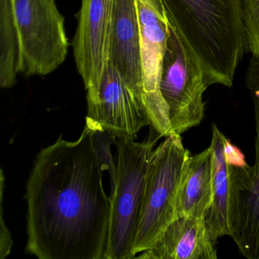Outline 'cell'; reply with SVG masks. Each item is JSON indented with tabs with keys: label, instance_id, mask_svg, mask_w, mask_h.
Here are the masks:
<instances>
[{
	"label": "cell",
	"instance_id": "obj_7",
	"mask_svg": "<svg viewBox=\"0 0 259 259\" xmlns=\"http://www.w3.org/2000/svg\"><path fill=\"white\" fill-rule=\"evenodd\" d=\"M254 104L255 160L253 166L230 141L227 145L229 165V226L239 253L259 259V101Z\"/></svg>",
	"mask_w": 259,
	"mask_h": 259
},
{
	"label": "cell",
	"instance_id": "obj_1",
	"mask_svg": "<svg viewBox=\"0 0 259 259\" xmlns=\"http://www.w3.org/2000/svg\"><path fill=\"white\" fill-rule=\"evenodd\" d=\"M86 118L79 139L57 142L36 157L26 185V251L39 259H104L111 199Z\"/></svg>",
	"mask_w": 259,
	"mask_h": 259
},
{
	"label": "cell",
	"instance_id": "obj_2",
	"mask_svg": "<svg viewBox=\"0 0 259 259\" xmlns=\"http://www.w3.org/2000/svg\"><path fill=\"white\" fill-rule=\"evenodd\" d=\"M162 2L169 22L199 62L208 87H232L247 50L242 0Z\"/></svg>",
	"mask_w": 259,
	"mask_h": 259
},
{
	"label": "cell",
	"instance_id": "obj_3",
	"mask_svg": "<svg viewBox=\"0 0 259 259\" xmlns=\"http://www.w3.org/2000/svg\"><path fill=\"white\" fill-rule=\"evenodd\" d=\"M162 137L151 126L143 142L132 136L116 138V179L111 186V210L104 259H133L145 180L151 154Z\"/></svg>",
	"mask_w": 259,
	"mask_h": 259
},
{
	"label": "cell",
	"instance_id": "obj_15",
	"mask_svg": "<svg viewBox=\"0 0 259 259\" xmlns=\"http://www.w3.org/2000/svg\"><path fill=\"white\" fill-rule=\"evenodd\" d=\"M22 69L19 36L15 27L10 0H0V87L11 89Z\"/></svg>",
	"mask_w": 259,
	"mask_h": 259
},
{
	"label": "cell",
	"instance_id": "obj_16",
	"mask_svg": "<svg viewBox=\"0 0 259 259\" xmlns=\"http://www.w3.org/2000/svg\"><path fill=\"white\" fill-rule=\"evenodd\" d=\"M94 139H95L97 151L104 166V169L110 172L112 186L114 184L115 179H116V164H115L113 162L111 151H110V145L112 143H115L116 139L108 132L104 130L101 125L95 122Z\"/></svg>",
	"mask_w": 259,
	"mask_h": 259
},
{
	"label": "cell",
	"instance_id": "obj_9",
	"mask_svg": "<svg viewBox=\"0 0 259 259\" xmlns=\"http://www.w3.org/2000/svg\"><path fill=\"white\" fill-rule=\"evenodd\" d=\"M87 117L114 136L136 138L144 127L151 125L142 99L136 96L107 60L101 81L87 92Z\"/></svg>",
	"mask_w": 259,
	"mask_h": 259
},
{
	"label": "cell",
	"instance_id": "obj_5",
	"mask_svg": "<svg viewBox=\"0 0 259 259\" xmlns=\"http://www.w3.org/2000/svg\"><path fill=\"white\" fill-rule=\"evenodd\" d=\"M22 55L21 72L47 75L66 60L69 40L56 0H10Z\"/></svg>",
	"mask_w": 259,
	"mask_h": 259
},
{
	"label": "cell",
	"instance_id": "obj_17",
	"mask_svg": "<svg viewBox=\"0 0 259 259\" xmlns=\"http://www.w3.org/2000/svg\"><path fill=\"white\" fill-rule=\"evenodd\" d=\"M245 85L251 99L259 101V57L252 56L245 75Z\"/></svg>",
	"mask_w": 259,
	"mask_h": 259
},
{
	"label": "cell",
	"instance_id": "obj_14",
	"mask_svg": "<svg viewBox=\"0 0 259 259\" xmlns=\"http://www.w3.org/2000/svg\"><path fill=\"white\" fill-rule=\"evenodd\" d=\"M228 141L213 124L211 143L209 147L212 156L213 199L204 219L209 236L214 244L219 238L231 235L228 219Z\"/></svg>",
	"mask_w": 259,
	"mask_h": 259
},
{
	"label": "cell",
	"instance_id": "obj_11",
	"mask_svg": "<svg viewBox=\"0 0 259 259\" xmlns=\"http://www.w3.org/2000/svg\"><path fill=\"white\" fill-rule=\"evenodd\" d=\"M108 60L130 90L144 101L140 26L136 0H113Z\"/></svg>",
	"mask_w": 259,
	"mask_h": 259
},
{
	"label": "cell",
	"instance_id": "obj_10",
	"mask_svg": "<svg viewBox=\"0 0 259 259\" xmlns=\"http://www.w3.org/2000/svg\"><path fill=\"white\" fill-rule=\"evenodd\" d=\"M113 0H81L74 58L87 92L98 87L108 60Z\"/></svg>",
	"mask_w": 259,
	"mask_h": 259
},
{
	"label": "cell",
	"instance_id": "obj_8",
	"mask_svg": "<svg viewBox=\"0 0 259 259\" xmlns=\"http://www.w3.org/2000/svg\"><path fill=\"white\" fill-rule=\"evenodd\" d=\"M143 70L144 103L151 125L162 137L172 134L167 108L160 92L169 22L162 0H136Z\"/></svg>",
	"mask_w": 259,
	"mask_h": 259
},
{
	"label": "cell",
	"instance_id": "obj_4",
	"mask_svg": "<svg viewBox=\"0 0 259 259\" xmlns=\"http://www.w3.org/2000/svg\"><path fill=\"white\" fill-rule=\"evenodd\" d=\"M189 156L181 135L176 133L165 137L153 151L133 249L135 257L148 249L177 219V194Z\"/></svg>",
	"mask_w": 259,
	"mask_h": 259
},
{
	"label": "cell",
	"instance_id": "obj_12",
	"mask_svg": "<svg viewBox=\"0 0 259 259\" xmlns=\"http://www.w3.org/2000/svg\"><path fill=\"white\" fill-rule=\"evenodd\" d=\"M214 245L204 218L180 217L166 227L148 249L136 258L217 259Z\"/></svg>",
	"mask_w": 259,
	"mask_h": 259
},
{
	"label": "cell",
	"instance_id": "obj_13",
	"mask_svg": "<svg viewBox=\"0 0 259 259\" xmlns=\"http://www.w3.org/2000/svg\"><path fill=\"white\" fill-rule=\"evenodd\" d=\"M212 199V156L208 148L188 158L177 194V218H204Z\"/></svg>",
	"mask_w": 259,
	"mask_h": 259
},
{
	"label": "cell",
	"instance_id": "obj_18",
	"mask_svg": "<svg viewBox=\"0 0 259 259\" xmlns=\"http://www.w3.org/2000/svg\"><path fill=\"white\" fill-rule=\"evenodd\" d=\"M4 172L1 169V234H0V257L4 259L10 254L13 246V239L11 234L5 226L4 221V207H3V201H4Z\"/></svg>",
	"mask_w": 259,
	"mask_h": 259
},
{
	"label": "cell",
	"instance_id": "obj_6",
	"mask_svg": "<svg viewBox=\"0 0 259 259\" xmlns=\"http://www.w3.org/2000/svg\"><path fill=\"white\" fill-rule=\"evenodd\" d=\"M207 88L199 62L170 23L160 92L167 108L172 133L182 135L199 125L204 115L203 95Z\"/></svg>",
	"mask_w": 259,
	"mask_h": 259
}]
</instances>
